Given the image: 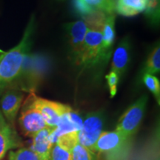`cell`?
I'll return each instance as SVG.
<instances>
[{
	"label": "cell",
	"mask_w": 160,
	"mask_h": 160,
	"mask_svg": "<svg viewBox=\"0 0 160 160\" xmlns=\"http://www.w3.org/2000/svg\"><path fill=\"white\" fill-rule=\"evenodd\" d=\"M65 29L68 35V42L71 48L72 59L76 64L82 51L88 27L84 20H79L67 24Z\"/></svg>",
	"instance_id": "cell-9"
},
{
	"label": "cell",
	"mask_w": 160,
	"mask_h": 160,
	"mask_svg": "<svg viewBox=\"0 0 160 160\" xmlns=\"http://www.w3.org/2000/svg\"><path fill=\"white\" fill-rule=\"evenodd\" d=\"M9 160H40L30 148H21L9 152Z\"/></svg>",
	"instance_id": "cell-20"
},
{
	"label": "cell",
	"mask_w": 160,
	"mask_h": 160,
	"mask_svg": "<svg viewBox=\"0 0 160 160\" xmlns=\"http://www.w3.org/2000/svg\"><path fill=\"white\" fill-rule=\"evenodd\" d=\"M160 71V46L158 45L150 53L145 68L146 73L154 75Z\"/></svg>",
	"instance_id": "cell-18"
},
{
	"label": "cell",
	"mask_w": 160,
	"mask_h": 160,
	"mask_svg": "<svg viewBox=\"0 0 160 160\" xmlns=\"http://www.w3.org/2000/svg\"><path fill=\"white\" fill-rule=\"evenodd\" d=\"M72 150L56 143L52 147L50 160H72Z\"/></svg>",
	"instance_id": "cell-23"
},
{
	"label": "cell",
	"mask_w": 160,
	"mask_h": 160,
	"mask_svg": "<svg viewBox=\"0 0 160 160\" xmlns=\"http://www.w3.org/2000/svg\"><path fill=\"white\" fill-rule=\"evenodd\" d=\"M53 128H54L46 127L32 137L30 148L35 152L40 160H50L51 149L53 145L51 135Z\"/></svg>",
	"instance_id": "cell-13"
},
{
	"label": "cell",
	"mask_w": 160,
	"mask_h": 160,
	"mask_svg": "<svg viewBox=\"0 0 160 160\" xmlns=\"http://www.w3.org/2000/svg\"><path fill=\"white\" fill-rule=\"evenodd\" d=\"M111 53L103 46L102 29L88 28L82 51L75 65L82 68L95 67L108 61Z\"/></svg>",
	"instance_id": "cell-3"
},
{
	"label": "cell",
	"mask_w": 160,
	"mask_h": 160,
	"mask_svg": "<svg viewBox=\"0 0 160 160\" xmlns=\"http://www.w3.org/2000/svg\"><path fill=\"white\" fill-rule=\"evenodd\" d=\"M48 63L44 57L31 54L27 56L21 73L17 78V79H23L22 88L33 93V90L45 77Z\"/></svg>",
	"instance_id": "cell-5"
},
{
	"label": "cell",
	"mask_w": 160,
	"mask_h": 160,
	"mask_svg": "<svg viewBox=\"0 0 160 160\" xmlns=\"http://www.w3.org/2000/svg\"><path fill=\"white\" fill-rule=\"evenodd\" d=\"M18 122L22 134L31 138L41 130L48 127L39 112L31 105L28 97L23 104Z\"/></svg>",
	"instance_id": "cell-8"
},
{
	"label": "cell",
	"mask_w": 160,
	"mask_h": 160,
	"mask_svg": "<svg viewBox=\"0 0 160 160\" xmlns=\"http://www.w3.org/2000/svg\"><path fill=\"white\" fill-rule=\"evenodd\" d=\"M120 77L118 75L117 73L114 71H111L110 73L106 76V79H107L108 86L109 88L110 95L111 97H114L117 92V86L119 83Z\"/></svg>",
	"instance_id": "cell-25"
},
{
	"label": "cell",
	"mask_w": 160,
	"mask_h": 160,
	"mask_svg": "<svg viewBox=\"0 0 160 160\" xmlns=\"http://www.w3.org/2000/svg\"><path fill=\"white\" fill-rule=\"evenodd\" d=\"M33 31L34 17H32L19 44L0 55V85L3 87L13 82L19 77L31 50Z\"/></svg>",
	"instance_id": "cell-1"
},
{
	"label": "cell",
	"mask_w": 160,
	"mask_h": 160,
	"mask_svg": "<svg viewBox=\"0 0 160 160\" xmlns=\"http://www.w3.org/2000/svg\"><path fill=\"white\" fill-rule=\"evenodd\" d=\"M146 0H116L115 11L123 17H133L145 11Z\"/></svg>",
	"instance_id": "cell-16"
},
{
	"label": "cell",
	"mask_w": 160,
	"mask_h": 160,
	"mask_svg": "<svg viewBox=\"0 0 160 160\" xmlns=\"http://www.w3.org/2000/svg\"><path fill=\"white\" fill-rule=\"evenodd\" d=\"M72 160H97L95 152L77 143L72 150Z\"/></svg>",
	"instance_id": "cell-21"
},
{
	"label": "cell",
	"mask_w": 160,
	"mask_h": 160,
	"mask_svg": "<svg viewBox=\"0 0 160 160\" xmlns=\"http://www.w3.org/2000/svg\"><path fill=\"white\" fill-rule=\"evenodd\" d=\"M145 14L152 25H157L160 19V0H146Z\"/></svg>",
	"instance_id": "cell-19"
},
{
	"label": "cell",
	"mask_w": 160,
	"mask_h": 160,
	"mask_svg": "<svg viewBox=\"0 0 160 160\" xmlns=\"http://www.w3.org/2000/svg\"><path fill=\"white\" fill-rule=\"evenodd\" d=\"M115 19L114 13L108 14L102 29L103 46L105 49L108 51H111V48L115 39Z\"/></svg>",
	"instance_id": "cell-17"
},
{
	"label": "cell",
	"mask_w": 160,
	"mask_h": 160,
	"mask_svg": "<svg viewBox=\"0 0 160 160\" xmlns=\"http://www.w3.org/2000/svg\"><path fill=\"white\" fill-rule=\"evenodd\" d=\"M4 88V87H3V86H2L1 85H0V91H2V88Z\"/></svg>",
	"instance_id": "cell-27"
},
{
	"label": "cell",
	"mask_w": 160,
	"mask_h": 160,
	"mask_svg": "<svg viewBox=\"0 0 160 160\" xmlns=\"http://www.w3.org/2000/svg\"><path fill=\"white\" fill-rule=\"evenodd\" d=\"M21 145V139L13 127L7 124L0 129V160L3 159L8 152Z\"/></svg>",
	"instance_id": "cell-15"
},
{
	"label": "cell",
	"mask_w": 160,
	"mask_h": 160,
	"mask_svg": "<svg viewBox=\"0 0 160 160\" xmlns=\"http://www.w3.org/2000/svg\"><path fill=\"white\" fill-rule=\"evenodd\" d=\"M83 120L80 116L73 110L65 113L60 119L58 125L53 128L51 135V142L54 145L62 136L68 133L79 132L82 126Z\"/></svg>",
	"instance_id": "cell-11"
},
{
	"label": "cell",
	"mask_w": 160,
	"mask_h": 160,
	"mask_svg": "<svg viewBox=\"0 0 160 160\" xmlns=\"http://www.w3.org/2000/svg\"><path fill=\"white\" fill-rule=\"evenodd\" d=\"M104 117L102 112L89 113L83 120L82 126L78 132V143L93 151L96 142L102 133Z\"/></svg>",
	"instance_id": "cell-7"
},
{
	"label": "cell",
	"mask_w": 160,
	"mask_h": 160,
	"mask_svg": "<svg viewBox=\"0 0 160 160\" xmlns=\"http://www.w3.org/2000/svg\"><path fill=\"white\" fill-rule=\"evenodd\" d=\"M130 51L131 45L128 39L125 38L120 42L113 53L111 62V71L117 73L119 77H122V75L124 74L128 65Z\"/></svg>",
	"instance_id": "cell-14"
},
{
	"label": "cell",
	"mask_w": 160,
	"mask_h": 160,
	"mask_svg": "<svg viewBox=\"0 0 160 160\" xmlns=\"http://www.w3.org/2000/svg\"><path fill=\"white\" fill-rule=\"evenodd\" d=\"M24 99L22 92L17 90H8L4 93L0 101L1 112L10 125L13 127Z\"/></svg>",
	"instance_id": "cell-10"
},
{
	"label": "cell",
	"mask_w": 160,
	"mask_h": 160,
	"mask_svg": "<svg viewBox=\"0 0 160 160\" xmlns=\"http://www.w3.org/2000/svg\"><path fill=\"white\" fill-rule=\"evenodd\" d=\"M143 82L147 88L153 93L158 104L160 103V83L154 75L145 73L143 75Z\"/></svg>",
	"instance_id": "cell-22"
},
{
	"label": "cell",
	"mask_w": 160,
	"mask_h": 160,
	"mask_svg": "<svg viewBox=\"0 0 160 160\" xmlns=\"http://www.w3.org/2000/svg\"><path fill=\"white\" fill-rule=\"evenodd\" d=\"M133 148V137L115 131H103L93 151L104 156L105 160H129Z\"/></svg>",
	"instance_id": "cell-2"
},
{
	"label": "cell",
	"mask_w": 160,
	"mask_h": 160,
	"mask_svg": "<svg viewBox=\"0 0 160 160\" xmlns=\"http://www.w3.org/2000/svg\"><path fill=\"white\" fill-rule=\"evenodd\" d=\"M159 130L156 131L154 137L152 139L151 145L149 146V150L145 156H143L142 160H159Z\"/></svg>",
	"instance_id": "cell-24"
},
{
	"label": "cell",
	"mask_w": 160,
	"mask_h": 160,
	"mask_svg": "<svg viewBox=\"0 0 160 160\" xmlns=\"http://www.w3.org/2000/svg\"><path fill=\"white\" fill-rule=\"evenodd\" d=\"M7 124V122H6L5 119L4 118L2 113L1 112V110H0V129L2 128L4 126H5Z\"/></svg>",
	"instance_id": "cell-26"
},
{
	"label": "cell",
	"mask_w": 160,
	"mask_h": 160,
	"mask_svg": "<svg viewBox=\"0 0 160 160\" xmlns=\"http://www.w3.org/2000/svg\"><path fill=\"white\" fill-rule=\"evenodd\" d=\"M28 99L31 105L42 115L46 125L51 128H55L62 116L72 110L68 105L39 97L34 93H30Z\"/></svg>",
	"instance_id": "cell-6"
},
{
	"label": "cell",
	"mask_w": 160,
	"mask_h": 160,
	"mask_svg": "<svg viewBox=\"0 0 160 160\" xmlns=\"http://www.w3.org/2000/svg\"><path fill=\"white\" fill-rule=\"evenodd\" d=\"M147 102L148 97L144 95L132 104L120 117L116 131L128 137H133L142 122Z\"/></svg>",
	"instance_id": "cell-4"
},
{
	"label": "cell",
	"mask_w": 160,
	"mask_h": 160,
	"mask_svg": "<svg viewBox=\"0 0 160 160\" xmlns=\"http://www.w3.org/2000/svg\"><path fill=\"white\" fill-rule=\"evenodd\" d=\"M115 4L116 0H73L76 11L83 17L95 11L114 13Z\"/></svg>",
	"instance_id": "cell-12"
}]
</instances>
